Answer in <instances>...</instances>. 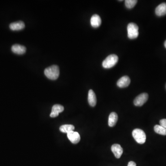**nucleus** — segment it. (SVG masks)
<instances>
[{
    "mask_svg": "<svg viewBox=\"0 0 166 166\" xmlns=\"http://www.w3.org/2000/svg\"><path fill=\"white\" fill-rule=\"evenodd\" d=\"M44 74L50 80H57L60 74L59 67L57 65H54L46 68L44 70Z\"/></svg>",
    "mask_w": 166,
    "mask_h": 166,
    "instance_id": "f257e3e1",
    "label": "nucleus"
},
{
    "mask_svg": "<svg viewBox=\"0 0 166 166\" xmlns=\"http://www.w3.org/2000/svg\"><path fill=\"white\" fill-rule=\"evenodd\" d=\"M118 60V57L116 55H109L103 62V67L106 69L111 68L116 64Z\"/></svg>",
    "mask_w": 166,
    "mask_h": 166,
    "instance_id": "f03ea898",
    "label": "nucleus"
},
{
    "mask_svg": "<svg viewBox=\"0 0 166 166\" xmlns=\"http://www.w3.org/2000/svg\"><path fill=\"white\" fill-rule=\"evenodd\" d=\"M127 33L128 38L131 39H135L137 38L139 35L138 27L137 24L131 23L127 25Z\"/></svg>",
    "mask_w": 166,
    "mask_h": 166,
    "instance_id": "7ed1b4c3",
    "label": "nucleus"
},
{
    "mask_svg": "<svg viewBox=\"0 0 166 166\" xmlns=\"http://www.w3.org/2000/svg\"><path fill=\"white\" fill-rule=\"evenodd\" d=\"M133 137L138 144H143L146 141V136L144 131L140 129H135L132 133Z\"/></svg>",
    "mask_w": 166,
    "mask_h": 166,
    "instance_id": "20e7f679",
    "label": "nucleus"
},
{
    "mask_svg": "<svg viewBox=\"0 0 166 166\" xmlns=\"http://www.w3.org/2000/svg\"><path fill=\"white\" fill-rule=\"evenodd\" d=\"M148 98L149 96L147 93H142L135 98L134 100V104L136 106H142L147 101Z\"/></svg>",
    "mask_w": 166,
    "mask_h": 166,
    "instance_id": "39448f33",
    "label": "nucleus"
},
{
    "mask_svg": "<svg viewBox=\"0 0 166 166\" xmlns=\"http://www.w3.org/2000/svg\"><path fill=\"white\" fill-rule=\"evenodd\" d=\"M69 140L73 144H77L81 140V136L79 133L74 131H71L67 133Z\"/></svg>",
    "mask_w": 166,
    "mask_h": 166,
    "instance_id": "423d86ee",
    "label": "nucleus"
},
{
    "mask_svg": "<svg viewBox=\"0 0 166 166\" xmlns=\"http://www.w3.org/2000/svg\"><path fill=\"white\" fill-rule=\"evenodd\" d=\"M111 151L116 158L118 159H119L123 154V149L119 144H114L112 145Z\"/></svg>",
    "mask_w": 166,
    "mask_h": 166,
    "instance_id": "0eeeda50",
    "label": "nucleus"
},
{
    "mask_svg": "<svg viewBox=\"0 0 166 166\" xmlns=\"http://www.w3.org/2000/svg\"><path fill=\"white\" fill-rule=\"evenodd\" d=\"M64 107L61 105H54L52 108L51 113L50 115V116L52 118L56 117L59 116V113L64 111Z\"/></svg>",
    "mask_w": 166,
    "mask_h": 166,
    "instance_id": "6e6552de",
    "label": "nucleus"
},
{
    "mask_svg": "<svg viewBox=\"0 0 166 166\" xmlns=\"http://www.w3.org/2000/svg\"><path fill=\"white\" fill-rule=\"evenodd\" d=\"M131 83L130 78L127 76H124L118 81L117 85L119 87L125 88L129 85Z\"/></svg>",
    "mask_w": 166,
    "mask_h": 166,
    "instance_id": "1a4fd4ad",
    "label": "nucleus"
},
{
    "mask_svg": "<svg viewBox=\"0 0 166 166\" xmlns=\"http://www.w3.org/2000/svg\"><path fill=\"white\" fill-rule=\"evenodd\" d=\"M12 52L18 55H22L26 52V48L23 45L16 44L13 45L11 48Z\"/></svg>",
    "mask_w": 166,
    "mask_h": 166,
    "instance_id": "9d476101",
    "label": "nucleus"
},
{
    "mask_svg": "<svg viewBox=\"0 0 166 166\" xmlns=\"http://www.w3.org/2000/svg\"><path fill=\"white\" fill-rule=\"evenodd\" d=\"M25 27L24 23L22 21L12 23L9 25V28L12 31H20Z\"/></svg>",
    "mask_w": 166,
    "mask_h": 166,
    "instance_id": "9b49d317",
    "label": "nucleus"
},
{
    "mask_svg": "<svg viewBox=\"0 0 166 166\" xmlns=\"http://www.w3.org/2000/svg\"><path fill=\"white\" fill-rule=\"evenodd\" d=\"M155 14L158 16H162L166 15V3L164 2L158 5L155 8Z\"/></svg>",
    "mask_w": 166,
    "mask_h": 166,
    "instance_id": "f8f14e48",
    "label": "nucleus"
},
{
    "mask_svg": "<svg viewBox=\"0 0 166 166\" xmlns=\"http://www.w3.org/2000/svg\"><path fill=\"white\" fill-rule=\"evenodd\" d=\"M102 23L101 19L98 15H94L90 19V24L94 28H98Z\"/></svg>",
    "mask_w": 166,
    "mask_h": 166,
    "instance_id": "ddd939ff",
    "label": "nucleus"
},
{
    "mask_svg": "<svg viewBox=\"0 0 166 166\" xmlns=\"http://www.w3.org/2000/svg\"><path fill=\"white\" fill-rule=\"evenodd\" d=\"M88 100L90 105L91 107H95L97 104V98L95 92L92 90L89 91Z\"/></svg>",
    "mask_w": 166,
    "mask_h": 166,
    "instance_id": "4468645a",
    "label": "nucleus"
},
{
    "mask_svg": "<svg viewBox=\"0 0 166 166\" xmlns=\"http://www.w3.org/2000/svg\"><path fill=\"white\" fill-rule=\"evenodd\" d=\"M118 116L117 114L115 112H112L109 115L108 117V125L110 127H113L115 126L117 122Z\"/></svg>",
    "mask_w": 166,
    "mask_h": 166,
    "instance_id": "2eb2a0df",
    "label": "nucleus"
},
{
    "mask_svg": "<svg viewBox=\"0 0 166 166\" xmlns=\"http://www.w3.org/2000/svg\"><path fill=\"white\" fill-rule=\"evenodd\" d=\"M75 127L72 124H64L60 127V131L66 133H68L69 132L73 131Z\"/></svg>",
    "mask_w": 166,
    "mask_h": 166,
    "instance_id": "dca6fc26",
    "label": "nucleus"
},
{
    "mask_svg": "<svg viewBox=\"0 0 166 166\" xmlns=\"http://www.w3.org/2000/svg\"><path fill=\"white\" fill-rule=\"evenodd\" d=\"M154 131L156 133L162 135H166V129L160 125L156 124L154 126Z\"/></svg>",
    "mask_w": 166,
    "mask_h": 166,
    "instance_id": "f3484780",
    "label": "nucleus"
},
{
    "mask_svg": "<svg viewBox=\"0 0 166 166\" xmlns=\"http://www.w3.org/2000/svg\"><path fill=\"white\" fill-rule=\"evenodd\" d=\"M137 2L136 0H126L125 1V7L127 8L131 9L134 7Z\"/></svg>",
    "mask_w": 166,
    "mask_h": 166,
    "instance_id": "a211bd4d",
    "label": "nucleus"
},
{
    "mask_svg": "<svg viewBox=\"0 0 166 166\" xmlns=\"http://www.w3.org/2000/svg\"><path fill=\"white\" fill-rule=\"evenodd\" d=\"M160 125L166 129V119H162L160 120Z\"/></svg>",
    "mask_w": 166,
    "mask_h": 166,
    "instance_id": "6ab92c4d",
    "label": "nucleus"
},
{
    "mask_svg": "<svg viewBox=\"0 0 166 166\" xmlns=\"http://www.w3.org/2000/svg\"><path fill=\"white\" fill-rule=\"evenodd\" d=\"M128 166H136V164L134 162L131 161L128 163Z\"/></svg>",
    "mask_w": 166,
    "mask_h": 166,
    "instance_id": "aec40b11",
    "label": "nucleus"
},
{
    "mask_svg": "<svg viewBox=\"0 0 166 166\" xmlns=\"http://www.w3.org/2000/svg\"><path fill=\"white\" fill-rule=\"evenodd\" d=\"M164 46L165 47V48H166V40L164 42Z\"/></svg>",
    "mask_w": 166,
    "mask_h": 166,
    "instance_id": "412c9836",
    "label": "nucleus"
},
{
    "mask_svg": "<svg viewBox=\"0 0 166 166\" xmlns=\"http://www.w3.org/2000/svg\"></svg>",
    "mask_w": 166,
    "mask_h": 166,
    "instance_id": "4be33fe9",
    "label": "nucleus"
}]
</instances>
